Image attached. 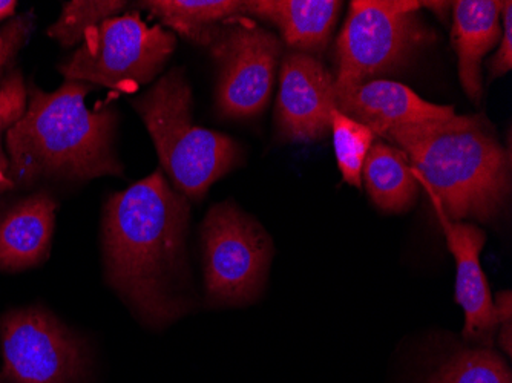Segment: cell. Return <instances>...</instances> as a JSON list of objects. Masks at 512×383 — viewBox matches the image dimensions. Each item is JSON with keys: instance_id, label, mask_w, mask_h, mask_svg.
I'll return each mask as SVG.
<instances>
[{"instance_id": "obj_1", "label": "cell", "mask_w": 512, "mask_h": 383, "mask_svg": "<svg viewBox=\"0 0 512 383\" xmlns=\"http://www.w3.org/2000/svg\"><path fill=\"white\" fill-rule=\"evenodd\" d=\"M191 206L158 169L112 194L103 209L106 279L135 315L163 328L192 307Z\"/></svg>"}, {"instance_id": "obj_2", "label": "cell", "mask_w": 512, "mask_h": 383, "mask_svg": "<svg viewBox=\"0 0 512 383\" xmlns=\"http://www.w3.org/2000/svg\"><path fill=\"white\" fill-rule=\"evenodd\" d=\"M407 155L434 207L451 221L494 223L509 192V157L483 115H453L439 122L401 126L382 135Z\"/></svg>"}, {"instance_id": "obj_3", "label": "cell", "mask_w": 512, "mask_h": 383, "mask_svg": "<svg viewBox=\"0 0 512 383\" xmlns=\"http://www.w3.org/2000/svg\"><path fill=\"white\" fill-rule=\"evenodd\" d=\"M91 88L68 80L50 94L31 88L25 114L5 134L14 186L40 178L88 181L123 174L114 149L117 115L109 106L88 108Z\"/></svg>"}, {"instance_id": "obj_4", "label": "cell", "mask_w": 512, "mask_h": 383, "mask_svg": "<svg viewBox=\"0 0 512 383\" xmlns=\"http://www.w3.org/2000/svg\"><path fill=\"white\" fill-rule=\"evenodd\" d=\"M132 106L145 122L163 171L189 200H203L212 184L243 160L237 141L195 125L192 89L181 68L171 69Z\"/></svg>"}, {"instance_id": "obj_5", "label": "cell", "mask_w": 512, "mask_h": 383, "mask_svg": "<svg viewBox=\"0 0 512 383\" xmlns=\"http://www.w3.org/2000/svg\"><path fill=\"white\" fill-rule=\"evenodd\" d=\"M422 2L356 0L336 40L335 92L401 71L434 40Z\"/></svg>"}, {"instance_id": "obj_6", "label": "cell", "mask_w": 512, "mask_h": 383, "mask_svg": "<svg viewBox=\"0 0 512 383\" xmlns=\"http://www.w3.org/2000/svg\"><path fill=\"white\" fill-rule=\"evenodd\" d=\"M204 292L212 307H244L260 299L272 266L273 241L237 204H215L201 223Z\"/></svg>"}, {"instance_id": "obj_7", "label": "cell", "mask_w": 512, "mask_h": 383, "mask_svg": "<svg viewBox=\"0 0 512 383\" xmlns=\"http://www.w3.org/2000/svg\"><path fill=\"white\" fill-rule=\"evenodd\" d=\"M177 39L138 13L123 14L86 33L82 46L60 66L68 82L134 92L152 82L174 53Z\"/></svg>"}, {"instance_id": "obj_8", "label": "cell", "mask_w": 512, "mask_h": 383, "mask_svg": "<svg viewBox=\"0 0 512 383\" xmlns=\"http://www.w3.org/2000/svg\"><path fill=\"white\" fill-rule=\"evenodd\" d=\"M0 383H86L85 341L40 307L0 318Z\"/></svg>"}, {"instance_id": "obj_9", "label": "cell", "mask_w": 512, "mask_h": 383, "mask_svg": "<svg viewBox=\"0 0 512 383\" xmlns=\"http://www.w3.org/2000/svg\"><path fill=\"white\" fill-rule=\"evenodd\" d=\"M209 50L217 63L218 112L227 118L261 114L283 56L281 40L249 17L238 16L221 25Z\"/></svg>"}, {"instance_id": "obj_10", "label": "cell", "mask_w": 512, "mask_h": 383, "mask_svg": "<svg viewBox=\"0 0 512 383\" xmlns=\"http://www.w3.org/2000/svg\"><path fill=\"white\" fill-rule=\"evenodd\" d=\"M336 108L335 77L312 54H286L281 63L275 120L279 135L296 143L329 134Z\"/></svg>"}, {"instance_id": "obj_11", "label": "cell", "mask_w": 512, "mask_h": 383, "mask_svg": "<svg viewBox=\"0 0 512 383\" xmlns=\"http://www.w3.org/2000/svg\"><path fill=\"white\" fill-rule=\"evenodd\" d=\"M436 212L456 261V302L465 315L463 339L468 344L493 348L497 334L494 298L480 264L486 233L476 224L451 221L440 210Z\"/></svg>"}, {"instance_id": "obj_12", "label": "cell", "mask_w": 512, "mask_h": 383, "mask_svg": "<svg viewBox=\"0 0 512 383\" xmlns=\"http://www.w3.org/2000/svg\"><path fill=\"white\" fill-rule=\"evenodd\" d=\"M336 109L375 135L401 126L439 122L456 115L453 106H440L421 99L413 89L391 80H370L335 92Z\"/></svg>"}, {"instance_id": "obj_13", "label": "cell", "mask_w": 512, "mask_h": 383, "mask_svg": "<svg viewBox=\"0 0 512 383\" xmlns=\"http://www.w3.org/2000/svg\"><path fill=\"white\" fill-rule=\"evenodd\" d=\"M57 203L46 192L31 195L0 217V270L39 266L50 255Z\"/></svg>"}, {"instance_id": "obj_14", "label": "cell", "mask_w": 512, "mask_h": 383, "mask_svg": "<svg viewBox=\"0 0 512 383\" xmlns=\"http://www.w3.org/2000/svg\"><path fill=\"white\" fill-rule=\"evenodd\" d=\"M503 2L457 0L453 4V46L459 59L463 91L473 102L482 99V60L500 42Z\"/></svg>"}, {"instance_id": "obj_15", "label": "cell", "mask_w": 512, "mask_h": 383, "mask_svg": "<svg viewBox=\"0 0 512 383\" xmlns=\"http://www.w3.org/2000/svg\"><path fill=\"white\" fill-rule=\"evenodd\" d=\"M338 0H255L244 2V16L260 17L278 28L298 53H321L338 19Z\"/></svg>"}, {"instance_id": "obj_16", "label": "cell", "mask_w": 512, "mask_h": 383, "mask_svg": "<svg viewBox=\"0 0 512 383\" xmlns=\"http://www.w3.org/2000/svg\"><path fill=\"white\" fill-rule=\"evenodd\" d=\"M368 197L385 213H404L419 194L416 174L407 155L384 141H375L362 167Z\"/></svg>"}, {"instance_id": "obj_17", "label": "cell", "mask_w": 512, "mask_h": 383, "mask_svg": "<svg viewBox=\"0 0 512 383\" xmlns=\"http://www.w3.org/2000/svg\"><path fill=\"white\" fill-rule=\"evenodd\" d=\"M405 383H512L508 359L494 348L454 344L425 362Z\"/></svg>"}, {"instance_id": "obj_18", "label": "cell", "mask_w": 512, "mask_h": 383, "mask_svg": "<svg viewBox=\"0 0 512 383\" xmlns=\"http://www.w3.org/2000/svg\"><path fill=\"white\" fill-rule=\"evenodd\" d=\"M143 7L184 39L209 46L221 25L244 16V2L238 0H157Z\"/></svg>"}, {"instance_id": "obj_19", "label": "cell", "mask_w": 512, "mask_h": 383, "mask_svg": "<svg viewBox=\"0 0 512 383\" xmlns=\"http://www.w3.org/2000/svg\"><path fill=\"white\" fill-rule=\"evenodd\" d=\"M330 129L342 178L345 183L359 189L362 186V167L365 158L376 140L375 132L341 114L336 108L332 112Z\"/></svg>"}, {"instance_id": "obj_20", "label": "cell", "mask_w": 512, "mask_h": 383, "mask_svg": "<svg viewBox=\"0 0 512 383\" xmlns=\"http://www.w3.org/2000/svg\"><path fill=\"white\" fill-rule=\"evenodd\" d=\"M125 2H105V0H74L63 7L59 20L48 30V36L62 43L63 46H73L83 42L86 33L92 28L99 27L105 20L117 17L125 10Z\"/></svg>"}, {"instance_id": "obj_21", "label": "cell", "mask_w": 512, "mask_h": 383, "mask_svg": "<svg viewBox=\"0 0 512 383\" xmlns=\"http://www.w3.org/2000/svg\"><path fill=\"white\" fill-rule=\"evenodd\" d=\"M27 109V89L23 85L19 71H11L0 85V194L14 189L10 178V160L2 148V140L8 129L25 114Z\"/></svg>"}, {"instance_id": "obj_22", "label": "cell", "mask_w": 512, "mask_h": 383, "mask_svg": "<svg viewBox=\"0 0 512 383\" xmlns=\"http://www.w3.org/2000/svg\"><path fill=\"white\" fill-rule=\"evenodd\" d=\"M33 13L22 14L0 28V85L11 73L14 59L33 31Z\"/></svg>"}, {"instance_id": "obj_23", "label": "cell", "mask_w": 512, "mask_h": 383, "mask_svg": "<svg viewBox=\"0 0 512 383\" xmlns=\"http://www.w3.org/2000/svg\"><path fill=\"white\" fill-rule=\"evenodd\" d=\"M503 20L502 37H500L499 50L496 56L491 60L488 69H490V79H499L511 71L512 68V4L503 2L502 14Z\"/></svg>"}, {"instance_id": "obj_24", "label": "cell", "mask_w": 512, "mask_h": 383, "mask_svg": "<svg viewBox=\"0 0 512 383\" xmlns=\"http://www.w3.org/2000/svg\"><path fill=\"white\" fill-rule=\"evenodd\" d=\"M494 311L497 321V342L500 350L505 351L506 357L512 356V295L511 290L497 293L494 299Z\"/></svg>"}, {"instance_id": "obj_25", "label": "cell", "mask_w": 512, "mask_h": 383, "mask_svg": "<svg viewBox=\"0 0 512 383\" xmlns=\"http://www.w3.org/2000/svg\"><path fill=\"white\" fill-rule=\"evenodd\" d=\"M17 2H7V0H0V22L11 17L16 11Z\"/></svg>"}]
</instances>
